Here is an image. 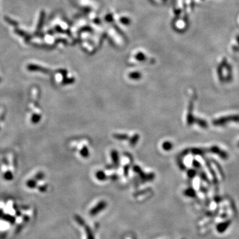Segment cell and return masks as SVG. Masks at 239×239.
<instances>
[{
    "label": "cell",
    "instance_id": "cell-1",
    "mask_svg": "<svg viewBox=\"0 0 239 239\" xmlns=\"http://www.w3.org/2000/svg\"><path fill=\"white\" fill-rule=\"evenodd\" d=\"M230 122H239V115H231L215 119L212 121V124L215 126H223V125L229 123Z\"/></svg>",
    "mask_w": 239,
    "mask_h": 239
},
{
    "label": "cell",
    "instance_id": "cell-2",
    "mask_svg": "<svg viewBox=\"0 0 239 239\" xmlns=\"http://www.w3.org/2000/svg\"><path fill=\"white\" fill-rule=\"evenodd\" d=\"M231 220H227L224 221V222L220 223L219 224H218L216 226V230L219 233H223L225 232L227 229L229 228L230 225L231 224Z\"/></svg>",
    "mask_w": 239,
    "mask_h": 239
},
{
    "label": "cell",
    "instance_id": "cell-3",
    "mask_svg": "<svg viewBox=\"0 0 239 239\" xmlns=\"http://www.w3.org/2000/svg\"><path fill=\"white\" fill-rule=\"evenodd\" d=\"M211 151L213 153H217V155L221 157H222V158L226 159V158H227V157H228V155H227V153L226 152H224V151L221 150L220 148L217 147V146L212 147L211 148Z\"/></svg>",
    "mask_w": 239,
    "mask_h": 239
},
{
    "label": "cell",
    "instance_id": "cell-4",
    "mask_svg": "<svg viewBox=\"0 0 239 239\" xmlns=\"http://www.w3.org/2000/svg\"><path fill=\"white\" fill-rule=\"evenodd\" d=\"M186 193H187V195L189 197H194L195 195V191L193 190H192V189H189V190L186 192Z\"/></svg>",
    "mask_w": 239,
    "mask_h": 239
},
{
    "label": "cell",
    "instance_id": "cell-5",
    "mask_svg": "<svg viewBox=\"0 0 239 239\" xmlns=\"http://www.w3.org/2000/svg\"><path fill=\"white\" fill-rule=\"evenodd\" d=\"M238 147H239V143H238Z\"/></svg>",
    "mask_w": 239,
    "mask_h": 239
}]
</instances>
